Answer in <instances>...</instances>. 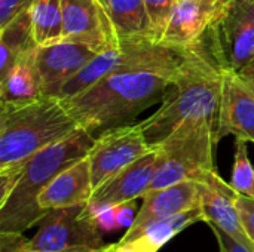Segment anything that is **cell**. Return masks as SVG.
I'll use <instances>...</instances> for the list:
<instances>
[{"mask_svg": "<svg viewBox=\"0 0 254 252\" xmlns=\"http://www.w3.org/2000/svg\"><path fill=\"white\" fill-rule=\"evenodd\" d=\"M182 68H137L110 73L80 94L60 100L80 128L91 134H101L106 129L128 125L141 111L162 101Z\"/></svg>", "mask_w": 254, "mask_h": 252, "instance_id": "1", "label": "cell"}, {"mask_svg": "<svg viewBox=\"0 0 254 252\" xmlns=\"http://www.w3.org/2000/svg\"><path fill=\"white\" fill-rule=\"evenodd\" d=\"M225 70L217 62L204 34V49L185 64L171 82L161 107L138 123L152 149L186 120L210 119L217 122Z\"/></svg>", "mask_w": 254, "mask_h": 252, "instance_id": "2", "label": "cell"}, {"mask_svg": "<svg viewBox=\"0 0 254 252\" xmlns=\"http://www.w3.org/2000/svg\"><path fill=\"white\" fill-rule=\"evenodd\" d=\"M79 129L80 125L58 97L0 102V169L25 163Z\"/></svg>", "mask_w": 254, "mask_h": 252, "instance_id": "3", "label": "cell"}, {"mask_svg": "<svg viewBox=\"0 0 254 252\" xmlns=\"http://www.w3.org/2000/svg\"><path fill=\"white\" fill-rule=\"evenodd\" d=\"M94 141L95 135L82 128L30 157L13 192L0 206V232L24 233L39 224L48 214L37 203L39 195L58 174L86 157Z\"/></svg>", "mask_w": 254, "mask_h": 252, "instance_id": "4", "label": "cell"}, {"mask_svg": "<svg viewBox=\"0 0 254 252\" xmlns=\"http://www.w3.org/2000/svg\"><path fill=\"white\" fill-rule=\"evenodd\" d=\"M204 49V36L190 46H176L155 42L150 37L124 39L115 49L98 53L57 94L58 98H70L92 86L104 76L116 71L137 68L177 70L195 58Z\"/></svg>", "mask_w": 254, "mask_h": 252, "instance_id": "5", "label": "cell"}, {"mask_svg": "<svg viewBox=\"0 0 254 252\" xmlns=\"http://www.w3.org/2000/svg\"><path fill=\"white\" fill-rule=\"evenodd\" d=\"M217 143V122L210 119L183 122L156 146L161 153V165L149 192L188 180L202 181L208 172L216 171Z\"/></svg>", "mask_w": 254, "mask_h": 252, "instance_id": "6", "label": "cell"}, {"mask_svg": "<svg viewBox=\"0 0 254 252\" xmlns=\"http://www.w3.org/2000/svg\"><path fill=\"white\" fill-rule=\"evenodd\" d=\"M37 226L36 235L28 239V251L97 252L104 247L88 203L52 209Z\"/></svg>", "mask_w": 254, "mask_h": 252, "instance_id": "7", "label": "cell"}, {"mask_svg": "<svg viewBox=\"0 0 254 252\" xmlns=\"http://www.w3.org/2000/svg\"><path fill=\"white\" fill-rule=\"evenodd\" d=\"M205 34L217 62L241 71L254 59V0H231Z\"/></svg>", "mask_w": 254, "mask_h": 252, "instance_id": "8", "label": "cell"}, {"mask_svg": "<svg viewBox=\"0 0 254 252\" xmlns=\"http://www.w3.org/2000/svg\"><path fill=\"white\" fill-rule=\"evenodd\" d=\"M150 150L138 123L110 128L98 134L88 153L94 190Z\"/></svg>", "mask_w": 254, "mask_h": 252, "instance_id": "9", "label": "cell"}, {"mask_svg": "<svg viewBox=\"0 0 254 252\" xmlns=\"http://www.w3.org/2000/svg\"><path fill=\"white\" fill-rule=\"evenodd\" d=\"M63 39L89 46L98 53L121 45L107 7L100 0H61Z\"/></svg>", "mask_w": 254, "mask_h": 252, "instance_id": "10", "label": "cell"}, {"mask_svg": "<svg viewBox=\"0 0 254 252\" xmlns=\"http://www.w3.org/2000/svg\"><path fill=\"white\" fill-rule=\"evenodd\" d=\"M97 55L98 52L89 46L73 42L36 46L33 62L39 73L43 95L57 97L58 91Z\"/></svg>", "mask_w": 254, "mask_h": 252, "instance_id": "11", "label": "cell"}, {"mask_svg": "<svg viewBox=\"0 0 254 252\" xmlns=\"http://www.w3.org/2000/svg\"><path fill=\"white\" fill-rule=\"evenodd\" d=\"M141 199L143 205L138 209L132 226L127 229V233L119 241L121 244L129 242L150 223L199 208L202 203V183L195 180L182 181L164 189L147 192Z\"/></svg>", "mask_w": 254, "mask_h": 252, "instance_id": "12", "label": "cell"}, {"mask_svg": "<svg viewBox=\"0 0 254 252\" xmlns=\"http://www.w3.org/2000/svg\"><path fill=\"white\" fill-rule=\"evenodd\" d=\"M226 135L254 144V88L232 70H225L217 117L219 141Z\"/></svg>", "mask_w": 254, "mask_h": 252, "instance_id": "13", "label": "cell"}, {"mask_svg": "<svg viewBox=\"0 0 254 252\" xmlns=\"http://www.w3.org/2000/svg\"><path fill=\"white\" fill-rule=\"evenodd\" d=\"M202 183V212L204 223L214 226L246 245L254 251L253 242L250 241L246 229L241 223V217L237 208L238 192L228 184L216 171H211L205 175Z\"/></svg>", "mask_w": 254, "mask_h": 252, "instance_id": "14", "label": "cell"}, {"mask_svg": "<svg viewBox=\"0 0 254 252\" xmlns=\"http://www.w3.org/2000/svg\"><path fill=\"white\" fill-rule=\"evenodd\" d=\"M161 165V153L153 147L149 153L115 174L94 190L91 205H121L143 198Z\"/></svg>", "mask_w": 254, "mask_h": 252, "instance_id": "15", "label": "cell"}, {"mask_svg": "<svg viewBox=\"0 0 254 252\" xmlns=\"http://www.w3.org/2000/svg\"><path fill=\"white\" fill-rule=\"evenodd\" d=\"M228 4H216L204 0H176L162 42L176 46L196 43Z\"/></svg>", "mask_w": 254, "mask_h": 252, "instance_id": "16", "label": "cell"}, {"mask_svg": "<svg viewBox=\"0 0 254 252\" xmlns=\"http://www.w3.org/2000/svg\"><path fill=\"white\" fill-rule=\"evenodd\" d=\"M92 193L91 166L86 156L58 174L39 195L37 203L40 209L49 212L52 209L89 203Z\"/></svg>", "mask_w": 254, "mask_h": 252, "instance_id": "17", "label": "cell"}, {"mask_svg": "<svg viewBox=\"0 0 254 252\" xmlns=\"http://www.w3.org/2000/svg\"><path fill=\"white\" fill-rule=\"evenodd\" d=\"M30 7L31 3L24 7L9 24L0 28V79L13 64L37 46L33 34Z\"/></svg>", "mask_w": 254, "mask_h": 252, "instance_id": "18", "label": "cell"}, {"mask_svg": "<svg viewBox=\"0 0 254 252\" xmlns=\"http://www.w3.org/2000/svg\"><path fill=\"white\" fill-rule=\"evenodd\" d=\"M198 221H204V212L201 206L174 217L150 223L124 245H127L131 252H158L174 236Z\"/></svg>", "mask_w": 254, "mask_h": 252, "instance_id": "19", "label": "cell"}, {"mask_svg": "<svg viewBox=\"0 0 254 252\" xmlns=\"http://www.w3.org/2000/svg\"><path fill=\"white\" fill-rule=\"evenodd\" d=\"M43 95L39 73L33 62V50L21 58L0 79V102L31 101Z\"/></svg>", "mask_w": 254, "mask_h": 252, "instance_id": "20", "label": "cell"}, {"mask_svg": "<svg viewBox=\"0 0 254 252\" xmlns=\"http://www.w3.org/2000/svg\"><path fill=\"white\" fill-rule=\"evenodd\" d=\"M107 12L121 40L150 37V21L144 0H109Z\"/></svg>", "mask_w": 254, "mask_h": 252, "instance_id": "21", "label": "cell"}, {"mask_svg": "<svg viewBox=\"0 0 254 252\" xmlns=\"http://www.w3.org/2000/svg\"><path fill=\"white\" fill-rule=\"evenodd\" d=\"M31 24L37 46H46L63 39V6L61 0H33Z\"/></svg>", "mask_w": 254, "mask_h": 252, "instance_id": "22", "label": "cell"}, {"mask_svg": "<svg viewBox=\"0 0 254 252\" xmlns=\"http://www.w3.org/2000/svg\"><path fill=\"white\" fill-rule=\"evenodd\" d=\"M249 141L237 138L231 186L244 196L254 199V168L249 159Z\"/></svg>", "mask_w": 254, "mask_h": 252, "instance_id": "23", "label": "cell"}, {"mask_svg": "<svg viewBox=\"0 0 254 252\" xmlns=\"http://www.w3.org/2000/svg\"><path fill=\"white\" fill-rule=\"evenodd\" d=\"M150 21V34L155 42H162L176 0H144Z\"/></svg>", "mask_w": 254, "mask_h": 252, "instance_id": "24", "label": "cell"}, {"mask_svg": "<svg viewBox=\"0 0 254 252\" xmlns=\"http://www.w3.org/2000/svg\"><path fill=\"white\" fill-rule=\"evenodd\" d=\"M88 205L101 233H110L121 229L118 221V205Z\"/></svg>", "mask_w": 254, "mask_h": 252, "instance_id": "25", "label": "cell"}, {"mask_svg": "<svg viewBox=\"0 0 254 252\" xmlns=\"http://www.w3.org/2000/svg\"><path fill=\"white\" fill-rule=\"evenodd\" d=\"M237 208L241 217V223L246 229V233L249 235L250 241L254 245V199L244 195H238Z\"/></svg>", "mask_w": 254, "mask_h": 252, "instance_id": "26", "label": "cell"}, {"mask_svg": "<svg viewBox=\"0 0 254 252\" xmlns=\"http://www.w3.org/2000/svg\"><path fill=\"white\" fill-rule=\"evenodd\" d=\"M28 239L19 232H0V252H24Z\"/></svg>", "mask_w": 254, "mask_h": 252, "instance_id": "27", "label": "cell"}, {"mask_svg": "<svg viewBox=\"0 0 254 252\" xmlns=\"http://www.w3.org/2000/svg\"><path fill=\"white\" fill-rule=\"evenodd\" d=\"M33 0H0V28L9 24Z\"/></svg>", "mask_w": 254, "mask_h": 252, "instance_id": "28", "label": "cell"}, {"mask_svg": "<svg viewBox=\"0 0 254 252\" xmlns=\"http://www.w3.org/2000/svg\"><path fill=\"white\" fill-rule=\"evenodd\" d=\"M210 227H211V230H213V233H214L217 242L222 244V245L228 250V252H254L252 251L250 248H247L246 245H243V244H240L238 241H235L234 238H231L229 235H226L225 232H222L220 229H217V227H214V226H210Z\"/></svg>", "mask_w": 254, "mask_h": 252, "instance_id": "29", "label": "cell"}, {"mask_svg": "<svg viewBox=\"0 0 254 252\" xmlns=\"http://www.w3.org/2000/svg\"><path fill=\"white\" fill-rule=\"evenodd\" d=\"M135 201L132 202H127V203H121L118 205V221L121 224V227H127L129 229L137 217V214H134L135 209Z\"/></svg>", "mask_w": 254, "mask_h": 252, "instance_id": "30", "label": "cell"}, {"mask_svg": "<svg viewBox=\"0 0 254 252\" xmlns=\"http://www.w3.org/2000/svg\"><path fill=\"white\" fill-rule=\"evenodd\" d=\"M240 73V76L246 80V82H249L252 86L254 88V59L247 65V67H244L241 71H238Z\"/></svg>", "mask_w": 254, "mask_h": 252, "instance_id": "31", "label": "cell"}, {"mask_svg": "<svg viewBox=\"0 0 254 252\" xmlns=\"http://www.w3.org/2000/svg\"><path fill=\"white\" fill-rule=\"evenodd\" d=\"M98 252H131L127 245L121 244V242H116V244H110V245H104Z\"/></svg>", "mask_w": 254, "mask_h": 252, "instance_id": "32", "label": "cell"}, {"mask_svg": "<svg viewBox=\"0 0 254 252\" xmlns=\"http://www.w3.org/2000/svg\"><path fill=\"white\" fill-rule=\"evenodd\" d=\"M204 1H208V3H216V4H226V3H229L231 0H204Z\"/></svg>", "mask_w": 254, "mask_h": 252, "instance_id": "33", "label": "cell"}, {"mask_svg": "<svg viewBox=\"0 0 254 252\" xmlns=\"http://www.w3.org/2000/svg\"><path fill=\"white\" fill-rule=\"evenodd\" d=\"M219 250H220L219 252H228V250H226V248H225V247H223L222 244H219Z\"/></svg>", "mask_w": 254, "mask_h": 252, "instance_id": "34", "label": "cell"}, {"mask_svg": "<svg viewBox=\"0 0 254 252\" xmlns=\"http://www.w3.org/2000/svg\"><path fill=\"white\" fill-rule=\"evenodd\" d=\"M24 252H39V251H28V250H25ZM97 252H98V251H97Z\"/></svg>", "mask_w": 254, "mask_h": 252, "instance_id": "35", "label": "cell"}]
</instances>
